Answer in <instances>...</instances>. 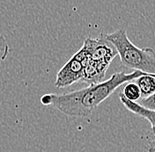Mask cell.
<instances>
[{
  "label": "cell",
  "instance_id": "obj_9",
  "mask_svg": "<svg viewBox=\"0 0 155 152\" xmlns=\"http://www.w3.org/2000/svg\"><path fill=\"white\" fill-rule=\"evenodd\" d=\"M138 104L141 105L143 107H145L148 110L155 112V92H153L152 95H150L147 98L142 99L140 103H138Z\"/></svg>",
  "mask_w": 155,
  "mask_h": 152
},
{
  "label": "cell",
  "instance_id": "obj_7",
  "mask_svg": "<svg viewBox=\"0 0 155 152\" xmlns=\"http://www.w3.org/2000/svg\"><path fill=\"white\" fill-rule=\"evenodd\" d=\"M122 94L127 99L130 101H137L141 98V92L138 86L134 83V81L127 83L123 89Z\"/></svg>",
  "mask_w": 155,
  "mask_h": 152
},
{
  "label": "cell",
  "instance_id": "obj_5",
  "mask_svg": "<svg viewBox=\"0 0 155 152\" xmlns=\"http://www.w3.org/2000/svg\"><path fill=\"white\" fill-rule=\"evenodd\" d=\"M119 98H120L121 102L130 112L145 118V120H147L150 122L151 128H152V133L154 135V139L149 143V145L146 148V150L147 152H155V112L146 109L138 103L127 99L122 94V92L120 93Z\"/></svg>",
  "mask_w": 155,
  "mask_h": 152
},
{
  "label": "cell",
  "instance_id": "obj_6",
  "mask_svg": "<svg viewBox=\"0 0 155 152\" xmlns=\"http://www.w3.org/2000/svg\"><path fill=\"white\" fill-rule=\"evenodd\" d=\"M141 92V98H147L155 92V74L145 73L134 80Z\"/></svg>",
  "mask_w": 155,
  "mask_h": 152
},
{
  "label": "cell",
  "instance_id": "obj_3",
  "mask_svg": "<svg viewBox=\"0 0 155 152\" xmlns=\"http://www.w3.org/2000/svg\"><path fill=\"white\" fill-rule=\"evenodd\" d=\"M82 47L87 50L90 61L107 68L117 56L116 48L105 39L104 34H101L97 38H87Z\"/></svg>",
  "mask_w": 155,
  "mask_h": 152
},
{
  "label": "cell",
  "instance_id": "obj_4",
  "mask_svg": "<svg viewBox=\"0 0 155 152\" xmlns=\"http://www.w3.org/2000/svg\"><path fill=\"white\" fill-rule=\"evenodd\" d=\"M83 74V61L77 52L58 72L55 86L57 88H64L72 86L82 80Z\"/></svg>",
  "mask_w": 155,
  "mask_h": 152
},
{
  "label": "cell",
  "instance_id": "obj_1",
  "mask_svg": "<svg viewBox=\"0 0 155 152\" xmlns=\"http://www.w3.org/2000/svg\"><path fill=\"white\" fill-rule=\"evenodd\" d=\"M145 73L134 70L130 73L119 71L114 73L106 81L89 85L81 90L68 93L44 94L41 98V103L58 109L62 114L71 117H87L118 87L134 81Z\"/></svg>",
  "mask_w": 155,
  "mask_h": 152
},
{
  "label": "cell",
  "instance_id": "obj_8",
  "mask_svg": "<svg viewBox=\"0 0 155 152\" xmlns=\"http://www.w3.org/2000/svg\"><path fill=\"white\" fill-rule=\"evenodd\" d=\"M9 45L5 36L0 33V63L5 61L9 55Z\"/></svg>",
  "mask_w": 155,
  "mask_h": 152
},
{
  "label": "cell",
  "instance_id": "obj_2",
  "mask_svg": "<svg viewBox=\"0 0 155 152\" xmlns=\"http://www.w3.org/2000/svg\"><path fill=\"white\" fill-rule=\"evenodd\" d=\"M104 37L115 47L123 66L133 71L155 74V51L153 48L137 47L130 40L124 28L104 34Z\"/></svg>",
  "mask_w": 155,
  "mask_h": 152
}]
</instances>
